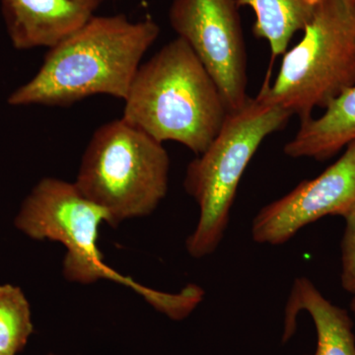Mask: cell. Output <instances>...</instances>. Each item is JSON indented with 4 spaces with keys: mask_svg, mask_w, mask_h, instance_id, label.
<instances>
[{
    "mask_svg": "<svg viewBox=\"0 0 355 355\" xmlns=\"http://www.w3.org/2000/svg\"><path fill=\"white\" fill-rule=\"evenodd\" d=\"M170 24L187 42L220 91L228 112L247 95V51L236 0H172Z\"/></svg>",
    "mask_w": 355,
    "mask_h": 355,
    "instance_id": "cell-7",
    "label": "cell"
},
{
    "mask_svg": "<svg viewBox=\"0 0 355 355\" xmlns=\"http://www.w3.org/2000/svg\"><path fill=\"white\" fill-rule=\"evenodd\" d=\"M355 205V140L319 176L301 182L284 197L268 203L254 217L256 243L279 246L301 229L324 216H342Z\"/></svg>",
    "mask_w": 355,
    "mask_h": 355,
    "instance_id": "cell-8",
    "label": "cell"
},
{
    "mask_svg": "<svg viewBox=\"0 0 355 355\" xmlns=\"http://www.w3.org/2000/svg\"><path fill=\"white\" fill-rule=\"evenodd\" d=\"M307 312L314 322L317 349L313 355H355L354 323L349 313L324 297L307 277L292 284L284 312L282 342L291 340L296 330L299 313Z\"/></svg>",
    "mask_w": 355,
    "mask_h": 355,
    "instance_id": "cell-10",
    "label": "cell"
},
{
    "mask_svg": "<svg viewBox=\"0 0 355 355\" xmlns=\"http://www.w3.org/2000/svg\"><path fill=\"white\" fill-rule=\"evenodd\" d=\"M31 308L19 287L0 286V352L16 355L33 334Z\"/></svg>",
    "mask_w": 355,
    "mask_h": 355,
    "instance_id": "cell-13",
    "label": "cell"
},
{
    "mask_svg": "<svg viewBox=\"0 0 355 355\" xmlns=\"http://www.w3.org/2000/svg\"><path fill=\"white\" fill-rule=\"evenodd\" d=\"M125 103L123 120L197 155L209 148L229 113L214 79L180 37L140 65Z\"/></svg>",
    "mask_w": 355,
    "mask_h": 355,
    "instance_id": "cell-2",
    "label": "cell"
},
{
    "mask_svg": "<svg viewBox=\"0 0 355 355\" xmlns=\"http://www.w3.org/2000/svg\"><path fill=\"white\" fill-rule=\"evenodd\" d=\"M345 230L342 241V286L355 296V205L345 211Z\"/></svg>",
    "mask_w": 355,
    "mask_h": 355,
    "instance_id": "cell-14",
    "label": "cell"
},
{
    "mask_svg": "<svg viewBox=\"0 0 355 355\" xmlns=\"http://www.w3.org/2000/svg\"><path fill=\"white\" fill-rule=\"evenodd\" d=\"M354 85L355 7L321 0L301 41L284 53L277 78L256 98L301 121Z\"/></svg>",
    "mask_w": 355,
    "mask_h": 355,
    "instance_id": "cell-6",
    "label": "cell"
},
{
    "mask_svg": "<svg viewBox=\"0 0 355 355\" xmlns=\"http://www.w3.org/2000/svg\"><path fill=\"white\" fill-rule=\"evenodd\" d=\"M108 214L87 200L74 183L55 178L41 180L25 198L15 226L35 240L62 243L67 249L64 275L71 282L91 284L114 280L135 289L149 304L173 320L188 317L195 308V293L184 287L179 293H165L137 284L104 263L98 249V231Z\"/></svg>",
    "mask_w": 355,
    "mask_h": 355,
    "instance_id": "cell-3",
    "label": "cell"
},
{
    "mask_svg": "<svg viewBox=\"0 0 355 355\" xmlns=\"http://www.w3.org/2000/svg\"><path fill=\"white\" fill-rule=\"evenodd\" d=\"M160 27L123 14L97 16L49 49L36 76L11 93V106L67 107L94 95L125 101Z\"/></svg>",
    "mask_w": 355,
    "mask_h": 355,
    "instance_id": "cell-1",
    "label": "cell"
},
{
    "mask_svg": "<svg viewBox=\"0 0 355 355\" xmlns=\"http://www.w3.org/2000/svg\"><path fill=\"white\" fill-rule=\"evenodd\" d=\"M355 140V85L329 103L319 118L300 121L295 137L284 146L291 158L328 160Z\"/></svg>",
    "mask_w": 355,
    "mask_h": 355,
    "instance_id": "cell-11",
    "label": "cell"
},
{
    "mask_svg": "<svg viewBox=\"0 0 355 355\" xmlns=\"http://www.w3.org/2000/svg\"><path fill=\"white\" fill-rule=\"evenodd\" d=\"M50 355H55V354H50Z\"/></svg>",
    "mask_w": 355,
    "mask_h": 355,
    "instance_id": "cell-18",
    "label": "cell"
},
{
    "mask_svg": "<svg viewBox=\"0 0 355 355\" xmlns=\"http://www.w3.org/2000/svg\"><path fill=\"white\" fill-rule=\"evenodd\" d=\"M0 355H6V354H1V352H0Z\"/></svg>",
    "mask_w": 355,
    "mask_h": 355,
    "instance_id": "cell-17",
    "label": "cell"
},
{
    "mask_svg": "<svg viewBox=\"0 0 355 355\" xmlns=\"http://www.w3.org/2000/svg\"><path fill=\"white\" fill-rule=\"evenodd\" d=\"M256 15L254 36L266 40L273 58L284 55L291 39L305 29L314 17L321 0H236Z\"/></svg>",
    "mask_w": 355,
    "mask_h": 355,
    "instance_id": "cell-12",
    "label": "cell"
},
{
    "mask_svg": "<svg viewBox=\"0 0 355 355\" xmlns=\"http://www.w3.org/2000/svg\"><path fill=\"white\" fill-rule=\"evenodd\" d=\"M343 2H345V4H347V6L355 7V0H343Z\"/></svg>",
    "mask_w": 355,
    "mask_h": 355,
    "instance_id": "cell-15",
    "label": "cell"
},
{
    "mask_svg": "<svg viewBox=\"0 0 355 355\" xmlns=\"http://www.w3.org/2000/svg\"><path fill=\"white\" fill-rule=\"evenodd\" d=\"M291 116L286 109L249 97L241 108L229 112L209 148L189 164L184 189L200 207L197 227L186 242L191 257L216 251L247 166L263 140L286 127Z\"/></svg>",
    "mask_w": 355,
    "mask_h": 355,
    "instance_id": "cell-4",
    "label": "cell"
},
{
    "mask_svg": "<svg viewBox=\"0 0 355 355\" xmlns=\"http://www.w3.org/2000/svg\"><path fill=\"white\" fill-rule=\"evenodd\" d=\"M350 310H352V314L355 318V296L352 298V303H350Z\"/></svg>",
    "mask_w": 355,
    "mask_h": 355,
    "instance_id": "cell-16",
    "label": "cell"
},
{
    "mask_svg": "<svg viewBox=\"0 0 355 355\" xmlns=\"http://www.w3.org/2000/svg\"><path fill=\"white\" fill-rule=\"evenodd\" d=\"M104 0H0L14 48L53 46L83 27Z\"/></svg>",
    "mask_w": 355,
    "mask_h": 355,
    "instance_id": "cell-9",
    "label": "cell"
},
{
    "mask_svg": "<svg viewBox=\"0 0 355 355\" xmlns=\"http://www.w3.org/2000/svg\"><path fill=\"white\" fill-rule=\"evenodd\" d=\"M169 168L163 144L121 118L93 133L74 184L116 226L153 214L167 195Z\"/></svg>",
    "mask_w": 355,
    "mask_h": 355,
    "instance_id": "cell-5",
    "label": "cell"
}]
</instances>
